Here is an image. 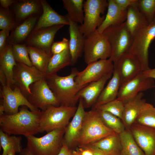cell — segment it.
<instances>
[{
	"mask_svg": "<svg viewBox=\"0 0 155 155\" xmlns=\"http://www.w3.org/2000/svg\"><path fill=\"white\" fill-rule=\"evenodd\" d=\"M134 123L155 128V107L145 102Z\"/></svg>",
	"mask_w": 155,
	"mask_h": 155,
	"instance_id": "e575fe53",
	"label": "cell"
},
{
	"mask_svg": "<svg viewBox=\"0 0 155 155\" xmlns=\"http://www.w3.org/2000/svg\"><path fill=\"white\" fill-rule=\"evenodd\" d=\"M125 22L127 29L133 37L139 30L149 23L137 5H131L128 7Z\"/></svg>",
	"mask_w": 155,
	"mask_h": 155,
	"instance_id": "83f0119b",
	"label": "cell"
},
{
	"mask_svg": "<svg viewBox=\"0 0 155 155\" xmlns=\"http://www.w3.org/2000/svg\"><path fill=\"white\" fill-rule=\"evenodd\" d=\"M69 48V40L63 38L61 41L54 42L51 49L52 55L60 53Z\"/></svg>",
	"mask_w": 155,
	"mask_h": 155,
	"instance_id": "60d3db41",
	"label": "cell"
},
{
	"mask_svg": "<svg viewBox=\"0 0 155 155\" xmlns=\"http://www.w3.org/2000/svg\"><path fill=\"white\" fill-rule=\"evenodd\" d=\"M64 26L56 25L32 31L26 40V45L39 48L52 55L51 49L55 36Z\"/></svg>",
	"mask_w": 155,
	"mask_h": 155,
	"instance_id": "2e32d148",
	"label": "cell"
},
{
	"mask_svg": "<svg viewBox=\"0 0 155 155\" xmlns=\"http://www.w3.org/2000/svg\"><path fill=\"white\" fill-rule=\"evenodd\" d=\"M16 23L9 9L0 7V29L1 30H12L16 26Z\"/></svg>",
	"mask_w": 155,
	"mask_h": 155,
	"instance_id": "ab89813d",
	"label": "cell"
},
{
	"mask_svg": "<svg viewBox=\"0 0 155 155\" xmlns=\"http://www.w3.org/2000/svg\"><path fill=\"white\" fill-rule=\"evenodd\" d=\"M16 1L14 0H0V3L1 7L6 9H9V7L14 4Z\"/></svg>",
	"mask_w": 155,
	"mask_h": 155,
	"instance_id": "bcb514c9",
	"label": "cell"
},
{
	"mask_svg": "<svg viewBox=\"0 0 155 155\" xmlns=\"http://www.w3.org/2000/svg\"><path fill=\"white\" fill-rule=\"evenodd\" d=\"M0 82L1 86L7 85V79L4 73L0 70Z\"/></svg>",
	"mask_w": 155,
	"mask_h": 155,
	"instance_id": "681fc988",
	"label": "cell"
},
{
	"mask_svg": "<svg viewBox=\"0 0 155 155\" xmlns=\"http://www.w3.org/2000/svg\"><path fill=\"white\" fill-rule=\"evenodd\" d=\"M119 134L122 147L121 155H145L129 129H126Z\"/></svg>",
	"mask_w": 155,
	"mask_h": 155,
	"instance_id": "d6a6232c",
	"label": "cell"
},
{
	"mask_svg": "<svg viewBox=\"0 0 155 155\" xmlns=\"http://www.w3.org/2000/svg\"><path fill=\"white\" fill-rule=\"evenodd\" d=\"M79 147L85 148L90 150L93 152L94 155H105L99 149L90 144H88Z\"/></svg>",
	"mask_w": 155,
	"mask_h": 155,
	"instance_id": "f6af8a7d",
	"label": "cell"
},
{
	"mask_svg": "<svg viewBox=\"0 0 155 155\" xmlns=\"http://www.w3.org/2000/svg\"><path fill=\"white\" fill-rule=\"evenodd\" d=\"M155 38V20L139 30L133 37L129 53L140 62L142 72L148 70V49L152 41Z\"/></svg>",
	"mask_w": 155,
	"mask_h": 155,
	"instance_id": "52a82bcc",
	"label": "cell"
},
{
	"mask_svg": "<svg viewBox=\"0 0 155 155\" xmlns=\"http://www.w3.org/2000/svg\"><path fill=\"white\" fill-rule=\"evenodd\" d=\"M120 85L118 75L113 69L112 78L103 88L92 107L103 105L116 99Z\"/></svg>",
	"mask_w": 155,
	"mask_h": 155,
	"instance_id": "f1b7e54d",
	"label": "cell"
},
{
	"mask_svg": "<svg viewBox=\"0 0 155 155\" xmlns=\"http://www.w3.org/2000/svg\"><path fill=\"white\" fill-rule=\"evenodd\" d=\"M154 20H155V17H154Z\"/></svg>",
	"mask_w": 155,
	"mask_h": 155,
	"instance_id": "11a10c76",
	"label": "cell"
},
{
	"mask_svg": "<svg viewBox=\"0 0 155 155\" xmlns=\"http://www.w3.org/2000/svg\"><path fill=\"white\" fill-rule=\"evenodd\" d=\"M78 71L74 67L70 74L66 76H60L57 73L46 75V82L59 101L60 106H75L79 100L76 98L77 94L88 84L80 86L75 82V78Z\"/></svg>",
	"mask_w": 155,
	"mask_h": 155,
	"instance_id": "7a4b0ae2",
	"label": "cell"
},
{
	"mask_svg": "<svg viewBox=\"0 0 155 155\" xmlns=\"http://www.w3.org/2000/svg\"><path fill=\"white\" fill-rule=\"evenodd\" d=\"M67 18L69 23V49L71 59V65H73L83 52L86 38L80 32L77 23Z\"/></svg>",
	"mask_w": 155,
	"mask_h": 155,
	"instance_id": "44dd1931",
	"label": "cell"
},
{
	"mask_svg": "<svg viewBox=\"0 0 155 155\" xmlns=\"http://www.w3.org/2000/svg\"><path fill=\"white\" fill-rule=\"evenodd\" d=\"M0 96L2 99L5 113L13 115L19 112L20 106H26L30 111H35L40 110L32 106L23 95L20 89L14 85L13 89L6 85L1 86Z\"/></svg>",
	"mask_w": 155,
	"mask_h": 155,
	"instance_id": "5bb4252c",
	"label": "cell"
},
{
	"mask_svg": "<svg viewBox=\"0 0 155 155\" xmlns=\"http://www.w3.org/2000/svg\"><path fill=\"white\" fill-rule=\"evenodd\" d=\"M7 155H15V154H14L12 153H9Z\"/></svg>",
	"mask_w": 155,
	"mask_h": 155,
	"instance_id": "db71d44e",
	"label": "cell"
},
{
	"mask_svg": "<svg viewBox=\"0 0 155 155\" xmlns=\"http://www.w3.org/2000/svg\"><path fill=\"white\" fill-rule=\"evenodd\" d=\"M114 64L109 59L99 60L88 65L77 73L75 78L77 84L84 86L97 81L113 71Z\"/></svg>",
	"mask_w": 155,
	"mask_h": 155,
	"instance_id": "4fadbf2b",
	"label": "cell"
},
{
	"mask_svg": "<svg viewBox=\"0 0 155 155\" xmlns=\"http://www.w3.org/2000/svg\"><path fill=\"white\" fill-rule=\"evenodd\" d=\"M96 110L105 125L115 132L119 134L126 129L124 125L119 118L109 112Z\"/></svg>",
	"mask_w": 155,
	"mask_h": 155,
	"instance_id": "d590c367",
	"label": "cell"
},
{
	"mask_svg": "<svg viewBox=\"0 0 155 155\" xmlns=\"http://www.w3.org/2000/svg\"><path fill=\"white\" fill-rule=\"evenodd\" d=\"M144 94L141 92L124 104L122 121L126 129H129L134 123L145 100L143 98Z\"/></svg>",
	"mask_w": 155,
	"mask_h": 155,
	"instance_id": "d4e9b609",
	"label": "cell"
},
{
	"mask_svg": "<svg viewBox=\"0 0 155 155\" xmlns=\"http://www.w3.org/2000/svg\"><path fill=\"white\" fill-rule=\"evenodd\" d=\"M137 7L150 23L154 20L155 0H139Z\"/></svg>",
	"mask_w": 155,
	"mask_h": 155,
	"instance_id": "f35d334b",
	"label": "cell"
},
{
	"mask_svg": "<svg viewBox=\"0 0 155 155\" xmlns=\"http://www.w3.org/2000/svg\"><path fill=\"white\" fill-rule=\"evenodd\" d=\"M12 53L17 62L28 66H32L30 60L27 45L21 44H12Z\"/></svg>",
	"mask_w": 155,
	"mask_h": 155,
	"instance_id": "74e56055",
	"label": "cell"
},
{
	"mask_svg": "<svg viewBox=\"0 0 155 155\" xmlns=\"http://www.w3.org/2000/svg\"><path fill=\"white\" fill-rule=\"evenodd\" d=\"M10 31L8 30H2L0 31V52L3 51L7 45L6 41Z\"/></svg>",
	"mask_w": 155,
	"mask_h": 155,
	"instance_id": "7bdbcfd3",
	"label": "cell"
},
{
	"mask_svg": "<svg viewBox=\"0 0 155 155\" xmlns=\"http://www.w3.org/2000/svg\"><path fill=\"white\" fill-rule=\"evenodd\" d=\"M71 64L69 48L60 53L52 55L48 65L46 75L57 73L61 69L71 65Z\"/></svg>",
	"mask_w": 155,
	"mask_h": 155,
	"instance_id": "4dcf8cb0",
	"label": "cell"
},
{
	"mask_svg": "<svg viewBox=\"0 0 155 155\" xmlns=\"http://www.w3.org/2000/svg\"><path fill=\"white\" fill-rule=\"evenodd\" d=\"M65 130H55L40 137H26V147L34 155H57L64 141Z\"/></svg>",
	"mask_w": 155,
	"mask_h": 155,
	"instance_id": "277c9868",
	"label": "cell"
},
{
	"mask_svg": "<svg viewBox=\"0 0 155 155\" xmlns=\"http://www.w3.org/2000/svg\"><path fill=\"white\" fill-rule=\"evenodd\" d=\"M76 150L80 155H94L90 150L85 148L79 147Z\"/></svg>",
	"mask_w": 155,
	"mask_h": 155,
	"instance_id": "7dc6e473",
	"label": "cell"
},
{
	"mask_svg": "<svg viewBox=\"0 0 155 155\" xmlns=\"http://www.w3.org/2000/svg\"><path fill=\"white\" fill-rule=\"evenodd\" d=\"M30 89L31 94L27 99L36 108L43 111L51 106H60L59 101L50 88L45 78L33 83Z\"/></svg>",
	"mask_w": 155,
	"mask_h": 155,
	"instance_id": "30bf717a",
	"label": "cell"
},
{
	"mask_svg": "<svg viewBox=\"0 0 155 155\" xmlns=\"http://www.w3.org/2000/svg\"><path fill=\"white\" fill-rule=\"evenodd\" d=\"M114 64L121 85L135 77L142 72L138 60L129 53L121 56Z\"/></svg>",
	"mask_w": 155,
	"mask_h": 155,
	"instance_id": "9a60e30c",
	"label": "cell"
},
{
	"mask_svg": "<svg viewBox=\"0 0 155 155\" xmlns=\"http://www.w3.org/2000/svg\"><path fill=\"white\" fill-rule=\"evenodd\" d=\"M46 75L33 66L17 62L13 69L14 86H16L27 99L31 92L30 86L33 83L45 78Z\"/></svg>",
	"mask_w": 155,
	"mask_h": 155,
	"instance_id": "8fae6325",
	"label": "cell"
},
{
	"mask_svg": "<svg viewBox=\"0 0 155 155\" xmlns=\"http://www.w3.org/2000/svg\"><path fill=\"white\" fill-rule=\"evenodd\" d=\"M57 155H73L72 151L69 148L64 141Z\"/></svg>",
	"mask_w": 155,
	"mask_h": 155,
	"instance_id": "ee69618b",
	"label": "cell"
},
{
	"mask_svg": "<svg viewBox=\"0 0 155 155\" xmlns=\"http://www.w3.org/2000/svg\"><path fill=\"white\" fill-rule=\"evenodd\" d=\"M17 63L12 53L11 44H7L5 49L0 52V70L6 76L7 85L11 88L14 86L13 69Z\"/></svg>",
	"mask_w": 155,
	"mask_h": 155,
	"instance_id": "484cf974",
	"label": "cell"
},
{
	"mask_svg": "<svg viewBox=\"0 0 155 155\" xmlns=\"http://www.w3.org/2000/svg\"><path fill=\"white\" fill-rule=\"evenodd\" d=\"M111 51L109 42L103 33L96 30L86 37L83 52L84 61L87 65L109 58Z\"/></svg>",
	"mask_w": 155,
	"mask_h": 155,
	"instance_id": "ba28073f",
	"label": "cell"
},
{
	"mask_svg": "<svg viewBox=\"0 0 155 155\" xmlns=\"http://www.w3.org/2000/svg\"><path fill=\"white\" fill-rule=\"evenodd\" d=\"M77 107L50 106L42 111L40 121V133H48L54 130L65 129L73 116Z\"/></svg>",
	"mask_w": 155,
	"mask_h": 155,
	"instance_id": "5b68a950",
	"label": "cell"
},
{
	"mask_svg": "<svg viewBox=\"0 0 155 155\" xmlns=\"http://www.w3.org/2000/svg\"><path fill=\"white\" fill-rule=\"evenodd\" d=\"M108 10L105 18L96 30L102 33L107 28L125 22L126 19L127 9H123L116 4L114 0H108Z\"/></svg>",
	"mask_w": 155,
	"mask_h": 155,
	"instance_id": "7402d4cb",
	"label": "cell"
},
{
	"mask_svg": "<svg viewBox=\"0 0 155 155\" xmlns=\"http://www.w3.org/2000/svg\"><path fill=\"white\" fill-rule=\"evenodd\" d=\"M27 46L29 57L32 65L46 75L48 65L52 55L39 48L30 45Z\"/></svg>",
	"mask_w": 155,
	"mask_h": 155,
	"instance_id": "f546056e",
	"label": "cell"
},
{
	"mask_svg": "<svg viewBox=\"0 0 155 155\" xmlns=\"http://www.w3.org/2000/svg\"><path fill=\"white\" fill-rule=\"evenodd\" d=\"M76 111L73 118L65 128L64 141L69 148L77 146L86 111L82 100L80 98Z\"/></svg>",
	"mask_w": 155,
	"mask_h": 155,
	"instance_id": "ac0fdd59",
	"label": "cell"
},
{
	"mask_svg": "<svg viewBox=\"0 0 155 155\" xmlns=\"http://www.w3.org/2000/svg\"><path fill=\"white\" fill-rule=\"evenodd\" d=\"M147 77L155 79V68L142 72Z\"/></svg>",
	"mask_w": 155,
	"mask_h": 155,
	"instance_id": "c3c4849f",
	"label": "cell"
},
{
	"mask_svg": "<svg viewBox=\"0 0 155 155\" xmlns=\"http://www.w3.org/2000/svg\"><path fill=\"white\" fill-rule=\"evenodd\" d=\"M63 7L67 13L65 16L76 23L83 24L84 13L83 0H63Z\"/></svg>",
	"mask_w": 155,
	"mask_h": 155,
	"instance_id": "836d02e7",
	"label": "cell"
},
{
	"mask_svg": "<svg viewBox=\"0 0 155 155\" xmlns=\"http://www.w3.org/2000/svg\"><path fill=\"white\" fill-rule=\"evenodd\" d=\"M113 71L97 81L89 83L78 92L76 98L78 100L80 98L82 100L84 107L89 108L95 104Z\"/></svg>",
	"mask_w": 155,
	"mask_h": 155,
	"instance_id": "d6986e66",
	"label": "cell"
},
{
	"mask_svg": "<svg viewBox=\"0 0 155 155\" xmlns=\"http://www.w3.org/2000/svg\"><path fill=\"white\" fill-rule=\"evenodd\" d=\"M5 113L4 108L1 101L0 104V116L2 115Z\"/></svg>",
	"mask_w": 155,
	"mask_h": 155,
	"instance_id": "816d5d0a",
	"label": "cell"
},
{
	"mask_svg": "<svg viewBox=\"0 0 155 155\" xmlns=\"http://www.w3.org/2000/svg\"><path fill=\"white\" fill-rule=\"evenodd\" d=\"M24 106L13 115L4 113L0 116V130L8 134L25 137L40 133V121L42 111L29 110Z\"/></svg>",
	"mask_w": 155,
	"mask_h": 155,
	"instance_id": "6da1fadb",
	"label": "cell"
},
{
	"mask_svg": "<svg viewBox=\"0 0 155 155\" xmlns=\"http://www.w3.org/2000/svg\"><path fill=\"white\" fill-rule=\"evenodd\" d=\"M154 87V79L146 77L142 72L134 78L121 85L117 98L125 104L139 93Z\"/></svg>",
	"mask_w": 155,
	"mask_h": 155,
	"instance_id": "7c38bea8",
	"label": "cell"
},
{
	"mask_svg": "<svg viewBox=\"0 0 155 155\" xmlns=\"http://www.w3.org/2000/svg\"><path fill=\"white\" fill-rule=\"evenodd\" d=\"M73 155H80L77 152L76 150H74L72 151Z\"/></svg>",
	"mask_w": 155,
	"mask_h": 155,
	"instance_id": "f5cc1de1",
	"label": "cell"
},
{
	"mask_svg": "<svg viewBox=\"0 0 155 155\" xmlns=\"http://www.w3.org/2000/svg\"><path fill=\"white\" fill-rule=\"evenodd\" d=\"M42 13L32 31L59 25H68L67 18L56 12L45 0H40Z\"/></svg>",
	"mask_w": 155,
	"mask_h": 155,
	"instance_id": "ffe728a7",
	"label": "cell"
},
{
	"mask_svg": "<svg viewBox=\"0 0 155 155\" xmlns=\"http://www.w3.org/2000/svg\"><path fill=\"white\" fill-rule=\"evenodd\" d=\"M105 155H121V145L119 134L114 132L90 144Z\"/></svg>",
	"mask_w": 155,
	"mask_h": 155,
	"instance_id": "4316f807",
	"label": "cell"
},
{
	"mask_svg": "<svg viewBox=\"0 0 155 155\" xmlns=\"http://www.w3.org/2000/svg\"><path fill=\"white\" fill-rule=\"evenodd\" d=\"M129 129L145 155H155V128L134 123Z\"/></svg>",
	"mask_w": 155,
	"mask_h": 155,
	"instance_id": "e0dca14e",
	"label": "cell"
},
{
	"mask_svg": "<svg viewBox=\"0 0 155 155\" xmlns=\"http://www.w3.org/2000/svg\"><path fill=\"white\" fill-rule=\"evenodd\" d=\"M108 38L112 51L109 59L114 63L122 55L129 53L133 37L127 29L125 22L111 26L102 33Z\"/></svg>",
	"mask_w": 155,
	"mask_h": 155,
	"instance_id": "8992f818",
	"label": "cell"
},
{
	"mask_svg": "<svg viewBox=\"0 0 155 155\" xmlns=\"http://www.w3.org/2000/svg\"><path fill=\"white\" fill-rule=\"evenodd\" d=\"M124 104L116 98L106 103L92 108L109 112L116 116L121 120L124 110Z\"/></svg>",
	"mask_w": 155,
	"mask_h": 155,
	"instance_id": "8d00e7d4",
	"label": "cell"
},
{
	"mask_svg": "<svg viewBox=\"0 0 155 155\" xmlns=\"http://www.w3.org/2000/svg\"><path fill=\"white\" fill-rule=\"evenodd\" d=\"M114 132L105 125L97 110L92 108L86 112L77 146L90 144Z\"/></svg>",
	"mask_w": 155,
	"mask_h": 155,
	"instance_id": "3957f363",
	"label": "cell"
},
{
	"mask_svg": "<svg viewBox=\"0 0 155 155\" xmlns=\"http://www.w3.org/2000/svg\"><path fill=\"white\" fill-rule=\"evenodd\" d=\"M20 155H34L30 151L27 147L23 149L20 152Z\"/></svg>",
	"mask_w": 155,
	"mask_h": 155,
	"instance_id": "f907efd6",
	"label": "cell"
},
{
	"mask_svg": "<svg viewBox=\"0 0 155 155\" xmlns=\"http://www.w3.org/2000/svg\"><path fill=\"white\" fill-rule=\"evenodd\" d=\"M13 5L16 23L22 22L29 17L38 14L42 8L40 0H38L17 1Z\"/></svg>",
	"mask_w": 155,
	"mask_h": 155,
	"instance_id": "603a6c76",
	"label": "cell"
},
{
	"mask_svg": "<svg viewBox=\"0 0 155 155\" xmlns=\"http://www.w3.org/2000/svg\"><path fill=\"white\" fill-rule=\"evenodd\" d=\"M37 17L34 15L28 18L16 26L7 40L9 44H21L26 40L33 30L37 22Z\"/></svg>",
	"mask_w": 155,
	"mask_h": 155,
	"instance_id": "cb8c5ba5",
	"label": "cell"
},
{
	"mask_svg": "<svg viewBox=\"0 0 155 155\" xmlns=\"http://www.w3.org/2000/svg\"><path fill=\"white\" fill-rule=\"evenodd\" d=\"M115 1L121 8L127 9L129 6L137 5L138 0H114Z\"/></svg>",
	"mask_w": 155,
	"mask_h": 155,
	"instance_id": "b9f144b4",
	"label": "cell"
},
{
	"mask_svg": "<svg viewBox=\"0 0 155 155\" xmlns=\"http://www.w3.org/2000/svg\"><path fill=\"white\" fill-rule=\"evenodd\" d=\"M21 137L11 135L0 130V146L3 149L1 155H7L9 153H20L22 150Z\"/></svg>",
	"mask_w": 155,
	"mask_h": 155,
	"instance_id": "1f68e13d",
	"label": "cell"
},
{
	"mask_svg": "<svg viewBox=\"0 0 155 155\" xmlns=\"http://www.w3.org/2000/svg\"><path fill=\"white\" fill-rule=\"evenodd\" d=\"M106 0H86L83 3L84 18L83 23L79 26L80 33L85 37L96 31L104 19L101 17L108 7Z\"/></svg>",
	"mask_w": 155,
	"mask_h": 155,
	"instance_id": "9c48e42d",
	"label": "cell"
}]
</instances>
